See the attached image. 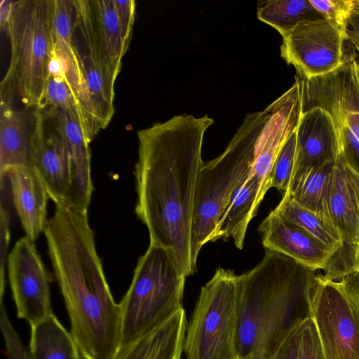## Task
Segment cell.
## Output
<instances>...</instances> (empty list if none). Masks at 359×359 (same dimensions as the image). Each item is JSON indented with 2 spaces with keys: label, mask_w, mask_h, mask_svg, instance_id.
I'll list each match as a JSON object with an SVG mask.
<instances>
[{
  "label": "cell",
  "mask_w": 359,
  "mask_h": 359,
  "mask_svg": "<svg viewBox=\"0 0 359 359\" xmlns=\"http://www.w3.org/2000/svg\"><path fill=\"white\" fill-rule=\"evenodd\" d=\"M8 276L17 316L32 326L48 317L52 275L43 264L34 241L20 238L7 259Z\"/></svg>",
  "instance_id": "obj_12"
},
{
  "label": "cell",
  "mask_w": 359,
  "mask_h": 359,
  "mask_svg": "<svg viewBox=\"0 0 359 359\" xmlns=\"http://www.w3.org/2000/svg\"><path fill=\"white\" fill-rule=\"evenodd\" d=\"M310 308L324 358L359 359V325L339 281L317 274Z\"/></svg>",
  "instance_id": "obj_8"
},
{
  "label": "cell",
  "mask_w": 359,
  "mask_h": 359,
  "mask_svg": "<svg viewBox=\"0 0 359 359\" xmlns=\"http://www.w3.org/2000/svg\"><path fill=\"white\" fill-rule=\"evenodd\" d=\"M97 35L107 67L116 80L127 50L113 0H93Z\"/></svg>",
  "instance_id": "obj_26"
},
{
  "label": "cell",
  "mask_w": 359,
  "mask_h": 359,
  "mask_svg": "<svg viewBox=\"0 0 359 359\" xmlns=\"http://www.w3.org/2000/svg\"><path fill=\"white\" fill-rule=\"evenodd\" d=\"M72 42L100 129L114 114V83L99 41L93 0H74Z\"/></svg>",
  "instance_id": "obj_9"
},
{
  "label": "cell",
  "mask_w": 359,
  "mask_h": 359,
  "mask_svg": "<svg viewBox=\"0 0 359 359\" xmlns=\"http://www.w3.org/2000/svg\"><path fill=\"white\" fill-rule=\"evenodd\" d=\"M238 359H252V357L251 356H248V357H245V358H238Z\"/></svg>",
  "instance_id": "obj_41"
},
{
  "label": "cell",
  "mask_w": 359,
  "mask_h": 359,
  "mask_svg": "<svg viewBox=\"0 0 359 359\" xmlns=\"http://www.w3.org/2000/svg\"><path fill=\"white\" fill-rule=\"evenodd\" d=\"M186 277L165 249L149 243L119 302L121 346L145 336L183 309Z\"/></svg>",
  "instance_id": "obj_5"
},
{
  "label": "cell",
  "mask_w": 359,
  "mask_h": 359,
  "mask_svg": "<svg viewBox=\"0 0 359 359\" xmlns=\"http://www.w3.org/2000/svg\"><path fill=\"white\" fill-rule=\"evenodd\" d=\"M43 233L82 359H112L121 346V313L96 250L88 211L55 203Z\"/></svg>",
  "instance_id": "obj_2"
},
{
  "label": "cell",
  "mask_w": 359,
  "mask_h": 359,
  "mask_svg": "<svg viewBox=\"0 0 359 359\" xmlns=\"http://www.w3.org/2000/svg\"><path fill=\"white\" fill-rule=\"evenodd\" d=\"M301 359H325L320 341L312 318L302 323Z\"/></svg>",
  "instance_id": "obj_32"
},
{
  "label": "cell",
  "mask_w": 359,
  "mask_h": 359,
  "mask_svg": "<svg viewBox=\"0 0 359 359\" xmlns=\"http://www.w3.org/2000/svg\"><path fill=\"white\" fill-rule=\"evenodd\" d=\"M311 5L347 38L348 20L359 0H309Z\"/></svg>",
  "instance_id": "obj_30"
},
{
  "label": "cell",
  "mask_w": 359,
  "mask_h": 359,
  "mask_svg": "<svg viewBox=\"0 0 359 359\" xmlns=\"http://www.w3.org/2000/svg\"><path fill=\"white\" fill-rule=\"evenodd\" d=\"M239 314L238 276L218 268L201 287L187 327L186 359H238Z\"/></svg>",
  "instance_id": "obj_7"
},
{
  "label": "cell",
  "mask_w": 359,
  "mask_h": 359,
  "mask_svg": "<svg viewBox=\"0 0 359 359\" xmlns=\"http://www.w3.org/2000/svg\"><path fill=\"white\" fill-rule=\"evenodd\" d=\"M53 0L14 1L6 32L11 57L6 74L13 77L27 107L41 104L54 53Z\"/></svg>",
  "instance_id": "obj_6"
},
{
  "label": "cell",
  "mask_w": 359,
  "mask_h": 359,
  "mask_svg": "<svg viewBox=\"0 0 359 359\" xmlns=\"http://www.w3.org/2000/svg\"><path fill=\"white\" fill-rule=\"evenodd\" d=\"M262 115V111L247 114L223 153L202 164L191 231V263L196 270L199 252L211 241L219 217L251 172Z\"/></svg>",
  "instance_id": "obj_4"
},
{
  "label": "cell",
  "mask_w": 359,
  "mask_h": 359,
  "mask_svg": "<svg viewBox=\"0 0 359 359\" xmlns=\"http://www.w3.org/2000/svg\"><path fill=\"white\" fill-rule=\"evenodd\" d=\"M330 214L342 241L340 249L356 246L359 241V175L348 165L340 150L334 161Z\"/></svg>",
  "instance_id": "obj_18"
},
{
  "label": "cell",
  "mask_w": 359,
  "mask_h": 359,
  "mask_svg": "<svg viewBox=\"0 0 359 359\" xmlns=\"http://www.w3.org/2000/svg\"><path fill=\"white\" fill-rule=\"evenodd\" d=\"M5 176L12 201L25 236L35 241L46 227L48 192L40 175L31 165L8 168Z\"/></svg>",
  "instance_id": "obj_17"
},
{
  "label": "cell",
  "mask_w": 359,
  "mask_h": 359,
  "mask_svg": "<svg viewBox=\"0 0 359 359\" xmlns=\"http://www.w3.org/2000/svg\"><path fill=\"white\" fill-rule=\"evenodd\" d=\"M273 211L316 237L334 252L342 247V241L337 229L314 212L300 205L290 193H284Z\"/></svg>",
  "instance_id": "obj_28"
},
{
  "label": "cell",
  "mask_w": 359,
  "mask_h": 359,
  "mask_svg": "<svg viewBox=\"0 0 359 359\" xmlns=\"http://www.w3.org/2000/svg\"><path fill=\"white\" fill-rule=\"evenodd\" d=\"M53 107L69 111L79 122L85 136L90 142L98 130L80 108L65 76L59 57L54 52L49 65L43 100L39 107Z\"/></svg>",
  "instance_id": "obj_25"
},
{
  "label": "cell",
  "mask_w": 359,
  "mask_h": 359,
  "mask_svg": "<svg viewBox=\"0 0 359 359\" xmlns=\"http://www.w3.org/2000/svg\"><path fill=\"white\" fill-rule=\"evenodd\" d=\"M113 1L121 36L125 47L128 50L135 20V1L133 0H113Z\"/></svg>",
  "instance_id": "obj_33"
},
{
  "label": "cell",
  "mask_w": 359,
  "mask_h": 359,
  "mask_svg": "<svg viewBox=\"0 0 359 359\" xmlns=\"http://www.w3.org/2000/svg\"><path fill=\"white\" fill-rule=\"evenodd\" d=\"M263 198L259 182L249 175L219 217L210 242L231 238L241 250L248 224L257 215Z\"/></svg>",
  "instance_id": "obj_22"
},
{
  "label": "cell",
  "mask_w": 359,
  "mask_h": 359,
  "mask_svg": "<svg viewBox=\"0 0 359 359\" xmlns=\"http://www.w3.org/2000/svg\"><path fill=\"white\" fill-rule=\"evenodd\" d=\"M296 151L288 190L292 192L311 169L335 161L339 143L334 122L325 110L313 108L302 113L296 130Z\"/></svg>",
  "instance_id": "obj_14"
},
{
  "label": "cell",
  "mask_w": 359,
  "mask_h": 359,
  "mask_svg": "<svg viewBox=\"0 0 359 359\" xmlns=\"http://www.w3.org/2000/svg\"><path fill=\"white\" fill-rule=\"evenodd\" d=\"M13 3L14 1L2 0L0 4V27L5 32L9 23Z\"/></svg>",
  "instance_id": "obj_38"
},
{
  "label": "cell",
  "mask_w": 359,
  "mask_h": 359,
  "mask_svg": "<svg viewBox=\"0 0 359 359\" xmlns=\"http://www.w3.org/2000/svg\"><path fill=\"white\" fill-rule=\"evenodd\" d=\"M258 231L264 247L315 270H325L334 251L316 237L272 210Z\"/></svg>",
  "instance_id": "obj_15"
},
{
  "label": "cell",
  "mask_w": 359,
  "mask_h": 359,
  "mask_svg": "<svg viewBox=\"0 0 359 359\" xmlns=\"http://www.w3.org/2000/svg\"><path fill=\"white\" fill-rule=\"evenodd\" d=\"M347 32L359 38V6L355 10L348 20Z\"/></svg>",
  "instance_id": "obj_39"
},
{
  "label": "cell",
  "mask_w": 359,
  "mask_h": 359,
  "mask_svg": "<svg viewBox=\"0 0 359 359\" xmlns=\"http://www.w3.org/2000/svg\"><path fill=\"white\" fill-rule=\"evenodd\" d=\"M346 126L359 140V113L348 115L346 120Z\"/></svg>",
  "instance_id": "obj_40"
},
{
  "label": "cell",
  "mask_w": 359,
  "mask_h": 359,
  "mask_svg": "<svg viewBox=\"0 0 359 359\" xmlns=\"http://www.w3.org/2000/svg\"><path fill=\"white\" fill-rule=\"evenodd\" d=\"M65 137L72 168V184L67 203L88 211L93 191L90 142L77 120L69 112L53 107Z\"/></svg>",
  "instance_id": "obj_19"
},
{
  "label": "cell",
  "mask_w": 359,
  "mask_h": 359,
  "mask_svg": "<svg viewBox=\"0 0 359 359\" xmlns=\"http://www.w3.org/2000/svg\"><path fill=\"white\" fill-rule=\"evenodd\" d=\"M334 168V161H330L311 169L299 180L293 191L288 192L300 205L332 226L330 198Z\"/></svg>",
  "instance_id": "obj_24"
},
{
  "label": "cell",
  "mask_w": 359,
  "mask_h": 359,
  "mask_svg": "<svg viewBox=\"0 0 359 359\" xmlns=\"http://www.w3.org/2000/svg\"><path fill=\"white\" fill-rule=\"evenodd\" d=\"M359 325V273H350L339 280Z\"/></svg>",
  "instance_id": "obj_37"
},
{
  "label": "cell",
  "mask_w": 359,
  "mask_h": 359,
  "mask_svg": "<svg viewBox=\"0 0 359 359\" xmlns=\"http://www.w3.org/2000/svg\"><path fill=\"white\" fill-rule=\"evenodd\" d=\"M15 88L11 79L1 83L0 174L13 167L31 165L26 117L13 106Z\"/></svg>",
  "instance_id": "obj_20"
},
{
  "label": "cell",
  "mask_w": 359,
  "mask_h": 359,
  "mask_svg": "<svg viewBox=\"0 0 359 359\" xmlns=\"http://www.w3.org/2000/svg\"><path fill=\"white\" fill-rule=\"evenodd\" d=\"M302 323L268 359H301L303 325Z\"/></svg>",
  "instance_id": "obj_36"
},
{
  "label": "cell",
  "mask_w": 359,
  "mask_h": 359,
  "mask_svg": "<svg viewBox=\"0 0 359 359\" xmlns=\"http://www.w3.org/2000/svg\"><path fill=\"white\" fill-rule=\"evenodd\" d=\"M257 15L281 36L300 23L324 18L309 0L259 1Z\"/></svg>",
  "instance_id": "obj_27"
},
{
  "label": "cell",
  "mask_w": 359,
  "mask_h": 359,
  "mask_svg": "<svg viewBox=\"0 0 359 359\" xmlns=\"http://www.w3.org/2000/svg\"><path fill=\"white\" fill-rule=\"evenodd\" d=\"M29 348L32 359H81L70 332L52 313L30 326Z\"/></svg>",
  "instance_id": "obj_23"
},
{
  "label": "cell",
  "mask_w": 359,
  "mask_h": 359,
  "mask_svg": "<svg viewBox=\"0 0 359 359\" xmlns=\"http://www.w3.org/2000/svg\"><path fill=\"white\" fill-rule=\"evenodd\" d=\"M74 15V0H53L52 28L54 51L61 62L65 76L80 108L100 131L86 82L72 46Z\"/></svg>",
  "instance_id": "obj_16"
},
{
  "label": "cell",
  "mask_w": 359,
  "mask_h": 359,
  "mask_svg": "<svg viewBox=\"0 0 359 359\" xmlns=\"http://www.w3.org/2000/svg\"><path fill=\"white\" fill-rule=\"evenodd\" d=\"M187 327L182 309L145 336L121 346L112 359H180Z\"/></svg>",
  "instance_id": "obj_21"
},
{
  "label": "cell",
  "mask_w": 359,
  "mask_h": 359,
  "mask_svg": "<svg viewBox=\"0 0 359 359\" xmlns=\"http://www.w3.org/2000/svg\"><path fill=\"white\" fill-rule=\"evenodd\" d=\"M296 131L285 142L278 153L269 176V189L285 193L290 187L296 151Z\"/></svg>",
  "instance_id": "obj_29"
},
{
  "label": "cell",
  "mask_w": 359,
  "mask_h": 359,
  "mask_svg": "<svg viewBox=\"0 0 359 359\" xmlns=\"http://www.w3.org/2000/svg\"><path fill=\"white\" fill-rule=\"evenodd\" d=\"M282 38L280 55L302 79L328 73L345 58L347 38L325 18L300 23Z\"/></svg>",
  "instance_id": "obj_10"
},
{
  "label": "cell",
  "mask_w": 359,
  "mask_h": 359,
  "mask_svg": "<svg viewBox=\"0 0 359 359\" xmlns=\"http://www.w3.org/2000/svg\"><path fill=\"white\" fill-rule=\"evenodd\" d=\"M5 198L1 195V287L0 292L4 293L5 287V265L6 262L7 251L11 237L10 232V215Z\"/></svg>",
  "instance_id": "obj_35"
},
{
  "label": "cell",
  "mask_w": 359,
  "mask_h": 359,
  "mask_svg": "<svg viewBox=\"0 0 359 359\" xmlns=\"http://www.w3.org/2000/svg\"><path fill=\"white\" fill-rule=\"evenodd\" d=\"M339 150L348 165L359 175V140L345 126L339 135Z\"/></svg>",
  "instance_id": "obj_34"
},
{
  "label": "cell",
  "mask_w": 359,
  "mask_h": 359,
  "mask_svg": "<svg viewBox=\"0 0 359 359\" xmlns=\"http://www.w3.org/2000/svg\"><path fill=\"white\" fill-rule=\"evenodd\" d=\"M208 115H176L137 132L135 213L150 243L165 249L179 271L196 272L191 256L194 198Z\"/></svg>",
  "instance_id": "obj_1"
},
{
  "label": "cell",
  "mask_w": 359,
  "mask_h": 359,
  "mask_svg": "<svg viewBox=\"0 0 359 359\" xmlns=\"http://www.w3.org/2000/svg\"><path fill=\"white\" fill-rule=\"evenodd\" d=\"M0 327L4 339L8 359H32L29 347L25 346L15 332L1 297Z\"/></svg>",
  "instance_id": "obj_31"
},
{
  "label": "cell",
  "mask_w": 359,
  "mask_h": 359,
  "mask_svg": "<svg viewBox=\"0 0 359 359\" xmlns=\"http://www.w3.org/2000/svg\"><path fill=\"white\" fill-rule=\"evenodd\" d=\"M29 135L30 163L55 203H67L72 184L71 159L67 142L53 107L33 112Z\"/></svg>",
  "instance_id": "obj_11"
},
{
  "label": "cell",
  "mask_w": 359,
  "mask_h": 359,
  "mask_svg": "<svg viewBox=\"0 0 359 359\" xmlns=\"http://www.w3.org/2000/svg\"><path fill=\"white\" fill-rule=\"evenodd\" d=\"M300 79L302 112L316 107L325 110L339 137L348 116L359 113V62L353 57H345L334 70Z\"/></svg>",
  "instance_id": "obj_13"
},
{
  "label": "cell",
  "mask_w": 359,
  "mask_h": 359,
  "mask_svg": "<svg viewBox=\"0 0 359 359\" xmlns=\"http://www.w3.org/2000/svg\"><path fill=\"white\" fill-rule=\"evenodd\" d=\"M313 270L266 249L251 270L238 276V358L268 359L292 332L311 318Z\"/></svg>",
  "instance_id": "obj_3"
}]
</instances>
